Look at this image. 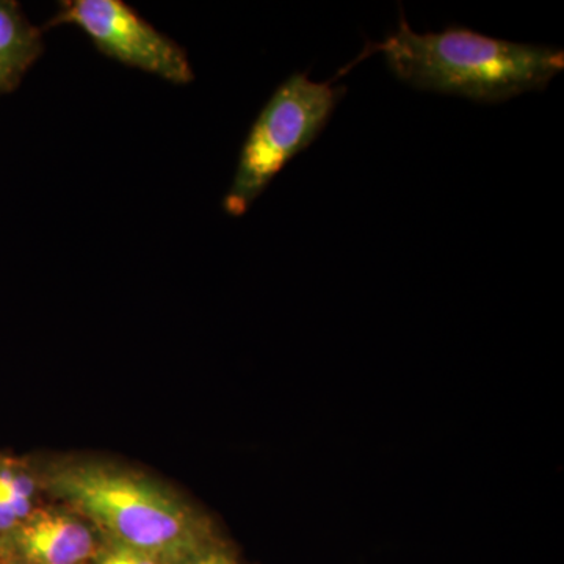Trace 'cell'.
I'll list each match as a JSON object with an SVG mask.
<instances>
[{"label":"cell","instance_id":"ba28073f","mask_svg":"<svg viewBox=\"0 0 564 564\" xmlns=\"http://www.w3.org/2000/svg\"><path fill=\"white\" fill-rule=\"evenodd\" d=\"M172 564H245L242 556L237 551L236 545L223 536L212 538L210 541L199 545L195 551L188 552L187 555L182 556Z\"/></svg>","mask_w":564,"mask_h":564},{"label":"cell","instance_id":"6da1fadb","mask_svg":"<svg viewBox=\"0 0 564 564\" xmlns=\"http://www.w3.org/2000/svg\"><path fill=\"white\" fill-rule=\"evenodd\" d=\"M41 492L91 522L104 538L172 564L220 534L173 486L113 459L31 456Z\"/></svg>","mask_w":564,"mask_h":564},{"label":"cell","instance_id":"9c48e42d","mask_svg":"<svg viewBox=\"0 0 564 564\" xmlns=\"http://www.w3.org/2000/svg\"><path fill=\"white\" fill-rule=\"evenodd\" d=\"M87 564H163L154 556L118 543V541L104 538L96 554L88 560Z\"/></svg>","mask_w":564,"mask_h":564},{"label":"cell","instance_id":"7a4b0ae2","mask_svg":"<svg viewBox=\"0 0 564 564\" xmlns=\"http://www.w3.org/2000/svg\"><path fill=\"white\" fill-rule=\"evenodd\" d=\"M370 50L381 52L404 84L475 102H505L544 90L564 69L558 47L491 39L462 25L417 33L403 14L399 29Z\"/></svg>","mask_w":564,"mask_h":564},{"label":"cell","instance_id":"52a82bcc","mask_svg":"<svg viewBox=\"0 0 564 564\" xmlns=\"http://www.w3.org/2000/svg\"><path fill=\"white\" fill-rule=\"evenodd\" d=\"M44 502L31 456L0 452V538Z\"/></svg>","mask_w":564,"mask_h":564},{"label":"cell","instance_id":"277c9868","mask_svg":"<svg viewBox=\"0 0 564 564\" xmlns=\"http://www.w3.org/2000/svg\"><path fill=\"white\" fill-rule=\"evenodd\" d=\"M47 25L79 29L106 57L169 84L195 80L187 52L121 0H65Z\"/></svg>","mask_w":564,"mask_h":564},{"label":"cell","instance_id":"5b68a950","mask_svg":"<svg viewBox=\"0 0 564 564\" xmlns=\"http://www.w3.org/2000/svg\"><path fill=\"white\" fill-rule=\"evenodd\" d=\"M102 540L87 519L44 500L17 529L0 538V564H87Z\"/></svg>","mask_w":564,"mask_h":564},{"label":"cell","instance_id":"3957f363","mask_svg":"<svg viewBox=\"0 0 564 564\" xmlns=\"http://www.w3.org/2000/svg\"><path fill=\"white\" fill-rule=\"evenodd\" d=\"M347 87L293 73L262 107L243 141L223 209L242 217L278 176L325 131Z\"/></svg>","mask_w":564,"mask_h":564},{"label":"cell","instance_id":"8992f818","mask_svg":"<svg viewBox=\"0 0 564 564\" xmlns=\"http://www.w3.org/2000/svg\"><path fill=\"white\" fill-rule=\"evenodd\" d=\"M43 51V32L25 17L20 3L0 0V96L20 87Z\"/></svg>","mask_w":564,"mask_h":564}]
</instances>
